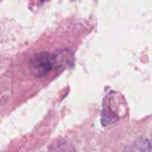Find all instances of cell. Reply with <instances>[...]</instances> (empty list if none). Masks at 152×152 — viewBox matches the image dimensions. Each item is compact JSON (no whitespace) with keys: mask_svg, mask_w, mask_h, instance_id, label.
I'll list each match as a JSON object with an SVG mask.
<instances>
[{"mask_svg":"<svg viewBox=\"0 0 152 152\" xmlns=\"http://www.w3.org/2000/svg\"><path fill=\"white\" fill-rule=\"evenodd\" d=\"M57 65L56 53L43 52L35 54L28 61V69L35 77H43Z\"/></svg>","mask_w":152,"mask_h":152,"instance_id":"cell-1","label":"cell"},{"mask_svg":"<svg viewBox=\"0 0 152 152\" xmlns=\"http://www.w3.org/2000/svg\"><path fill=\"white\" fill-rule=\"evenodd\" d=\"M145 152H152V136L151 141H149V145H148V148L145 151Z\"/></svg>","mask_w":152,"mask_h":152,"instance_id":"cell-5","label":"cell"},{"mask_svg":"<svg viewBox=\"0 0 152 152\" xmlns=\"http://www.w3.org/2000/svg\"><path fill=\"white\" fill-rule=\"evenodd\" d=\"M118 120V116L112 110L110 102H104V107L102 110V125L108 126L110 124L116 123Z\"/></svg>","mask_w":152,"mask_h":152,"instance_id":"cell-2","label":"cell"},{"mask_svg":"<svg viewBox=\"0 0 152 152\" xmlns=\"http://www.w3.org/2000/svg\"><path fill=\"white\" fill-rule=\"evenodd\" d=\"M49 152H77L72 145L65 141H56L49 147Z\"/></svg>","mask_w":152,"mask_h":152,"instance_id":"cell-4","label":"cell"},{"mask_svg":"<svg viewBox=\"0 0 152 152\" xmlns=\"http://www.w3.org/2000/svg\"><path fill=\"white\" fill-rule=\"evenodd\" d=\"M149 145V140L141 137L136 139L131 145H129L124 152H145Z\"/></svg>","mask_w":152,"mask_h":152,"instance_id":"cell-3","label":"cell"}]
</instances>
